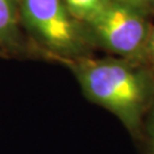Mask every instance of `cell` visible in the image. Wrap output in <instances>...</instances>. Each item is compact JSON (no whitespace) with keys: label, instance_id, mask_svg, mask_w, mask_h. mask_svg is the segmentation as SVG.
<instances>
[{"label":"cell","instance_id":"1","mask_svg":"<svg viewBox=\"0 0 154 154\" xmlns=\"http://www.w3.org/2000/svg\"><path fill=\"white\" fill-rule=\"evenodd\" d=\"M63 64L86 98L116 116L132 137L142 135L146 114L154 103V70L149 64L93 55Z\"/></svg>","mask_w":154,"mask_h":154},{"label":"cell","instance_id":"2","mask_svg":"<svg viewBox=\"0 0 154 154\" xmlns=\"http://www.w3.org/2000/svg\"><path fill=\"white\" fill-rule=\"evenodd\" d=\"M20 16L32 53L65 62L93 55L87 26L73 18L62 0H20Z\"/></svg>","mask_w":154,"mask_h":154},{"label":"cell","instance_id":"3","mask_svg":"<svg viewBox=\"0 0 154 154\" xmlns=\"http://www.w3.org/2000/svg\"><path fill=\"white\" fill-rule=\"evenodd\" d=\"M152 24L151 18L131 8L107 2L86 26L95 48L106 50L116 57L146 63Z\"/></svg>","mask_w":154,"mask_h":154},{"label":"cell","instance_id":"4","mask_svg":"<svg viewBox=\"0 0 154 154\" xmlns=\"http://www.w3.org/2000/svg\"><path fill=\"white\" fill-rule=\"evenodd\" d=\"M20 16V0H0V56L24 58L31 55Z\"/></svg>","mask_w":154,"mask_h":154},{"label":"cell","instance_id":"5","mask_svg":"<svg viewBox=\"0 0 154 154\" xmlns=\"http://www.w3.org/2000/svg\"><path fill=\"white\" fill-rule=\"evenodd\" d=\"M66 9L82 24H88L94 17H96L105 6L107 0H62Z\"/></svg>","mask_w":154,"mask_h":154},{"label":"cell","instance_id":"6","mask_svg":"<svg viewBox=\"0 0 154 154\" xmlns=\"http://www.w3.org/2000/svg\"><path fill=\"white\" fill-rule=\"evenodd\" d=\"M107 1L131 8L151 20L154 17V0H107Z\"/></svg>","mask_w":154,"mask_h":154},{"label":"cell","instance_id":"7","mask_svg":"<svg viewBox=\"0 0 154 154\" xmlns=\"http://www.w3.org/2000/svg\"><path fill=\"white\" fill-rule=\"evenodd\" d=\"M142 135H144L147 154H154V103L146 114Z\"/></svg>","mask_w":154,"mask_h":154},{"label":"cell","instance_id":"8","mask_svg":"<svg viewBox=\"0 0 154 154\" xmlns=\"http://www.w3.org/2000/svg\"><path fill=\"white\" fill-rule=\"evenodd\" d=\"M146 63L154 70V23L149 31V35L147 39L146 46Z\"/></svg>","mask_w":154,"mask_h":154}]
</instances>
